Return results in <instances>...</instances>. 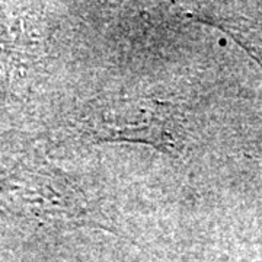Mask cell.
Returning <instances> with one entry per match:
<instances>
[{"instance_id": "1", "label": "cell", "mask_w": 262, "mask_h": 262, "mask_svg": "<svg viewBox=\"0 0 262 262\" xmlns=\"http://www.w3.org/2000/svg\"><path fill=\"white\" fill-rule=\"evenodd\" d=\"M173 122V111L168 103H118L98 115L92 133L99 140L146 143L168 150L177 144V125Z\"/></svg>"}]
</instances>
